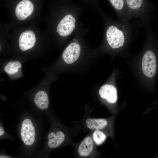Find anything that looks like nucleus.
<instances>
[{
  "instance_id": "14",
  "label": "nucleus",
  "mask_w": 158,
  "mask_h": 158,
  "mask_svg": "<svg viewBox=\"0 0 158 158\" xmlns=\"http://www.w3.org/2000/svg\"><path fill=\"white\" fill-rule=\"evenodd\" d=\"M34 102L36 106L40 109H47L49 104L48 97L47 93L43 91L38 92L35 96Z\"/></svg>"
},
{
  "instance_id": "11",
  "label": "nucleus",
  "mask_w": 158,
  "mask_h": 158,
  "mask_svg": "<svg viewBox=\"0 0 158 158\" xmlns=\"http://www.w3.org/2000/svg\"><path fill=\"white\" fill-rule=\"evenodd\" d=\"M115 11L118 21L127 22L129 21L128 18L125 0H108Z\"/></svg>"
},
{
  "instance_id": "1",
  "label": "nucleus",
  "mask_w": 158,
  "mask_h": 158,
  "mask_svg": "<svg viewBox=\"0 0 158 158\" xmlns=\"http://www.w3.org/2000/svg\"><path fill=\"white\" fill-rule=\"evenodd\" d=\"M105 38L109 45L113 49L123 47L125 44L134 37L136 25L128 22L118 21L109 24Z\"/></svg>"
},
{
  "instance_id": "6",
  "label": "nucleus",
  "mask_w": 158,
  "mask_h": 158,
  "mask_svg": "<svg viewBox=\"0 0 158 158\" xmlns=\"http://www.w3.org/2000/svg\"><path fill=\"white\" fill-rule=\"evenodd\" d=\"M80 47L77 43L72 42L66 48L62 54L65 62L68 64L75 62L78 58L80 54Z\"/></svg>"
},
{
  "instance_id": "18",
  "label": "nucleus",
  "mask_w": 158,
  "mask_h": 158,
  "mask_svg": "<svg viewBox=\"0 0 158 158\" xmlns=\"http://www.w3.org/2000/svg\"><path fill=\"white\" fill-rule=\"evenodd\" d=\"M0 158H10L11 157L8 156H5L4 155H3L0 156Z\"/></svg>"
},
{
  "instance_id": "17",
  "label": "nucleus",
  "mask_w": 158,
  "mask_h": 158,
  "mask_svg": "<svg viewBox=\"0 0 158 158\" xmlns=\"http://www.w3.org/2000/svg\"><path fill=\"white\" fill-rule=\"evenodd\" d=\"M4 133V131L3 128L1 126L0 127V136H2Z\"/></svg>"
},
{
  "instance_id": "4",
  "label": "nucleus",
  "mask_w": 158,
  "mask_h": 158,
  "mask_svg": "<svg viewBox=\"0 0 158 158\" xmlns=\"http://www.w3.org/2000/svg\"><path fill=\"white\" fill-rule=\"evenodd\" d=\"M20 133L22 140L25 145H30L33 143L35 140V130L30 119H26L23 121Z\"/></svg>"
},
{
  "instance_id": "5",
  "label": "nucleus",
  "mask_w": 158,
  "mask_h": 158,
  "mask_svg": "<svg viewBox=\"0 0 158 158\" xmlns=\"http://www.w3.org/2000/svg\"><path fill=\"white\" fill-rule=\"evenodd\" d=\"M75 20L71 15L65 16L59 23L56 32L62 36H66L71 34L74 30L75 27Z\"/></svg>"
},
{
  "instance_id": "15",
  "label": "nucleus",
  "mask_w": 158,
  "mask_h": 158,
  "mask_svg": "<svg viewBox=\"0 0 158 158\" xmlns=\"http://www.w3.org/2000/svg\"><path fill=\"white\" fill-rule=\"evenodd\" d=\"M21 66V63L18 61H11L8 62L5 66L4 70L8 74L13 75L17 73L18 71V69Z\"/></svg>"
},
{
  "instance_id": "3",
  "label": "nucleus",
  "mask_w": 158,
  "mask_h": 158,
  "mask_svg": "<svg viewBox=\"0 0 158 158\" xmlns=\"http://www.w3.org/2000/svg\"><path fill=\"white\" fill-rule=\"evenodd\" d=\"M156 56L153 51H145L142 57V68L144 74L147 77L152 78L154 75L156 69Z\"/></svg>"
},
{
  "instance_id": "8",
  "label": "nucleus",
  "mask_w": 158,
  "mask_h": 158,
  "mask_svg": "<svg viewBox=\"0 0 158 158\" xmlns=\"http://www.w3.org/2000/svg\"><path fill=\"white\" fill-rule=\"evenodd\" d=\"M36 37L34 33L31 30L22 32L19 39V45L20 49L24 51L32 48L36 42Z\"/></svg>"
},
{
  "instance_id": "10",
  "label": "nucleus",
  "mask_w": 158,
  "mask_h": 158,
  "mask_svg": "<svg viewBox=\"0 0 158 158\" xmlns=\"http://www.w3.org/2000/svg\"><path fill=\"white\" fill-rule=\"evenodd\" d=\"M94 142L92 137H86L79 144L78 148V152L82 157L89 156L92 153L94 148Z\"/></svg>"
},
{
  "instance_id": "12",
  "label": "nucleus",
  "mask_w": 158,
  "mask_h": 158,
  "mask_svg": "<svg viewBox=\"0 0 158 158\" xmlns=\"http://www.w3.org/2000/svg\"><path fill=\"white\" fill-rule=\"evenodd\" d=\"M65 139V135L62 131L51 132L48 136V145L51 148H56L62 144Z\"/></svg>"
},
{
  "instance_id": "7",
  "label": "nucleus",
  "mask_w": 158,
  "mask_h": 158,
  "mask_svg": "<svg viewBox=\"0 0 158 158\" xmlns=\"http://www.w3.org/2000/svg\"><path fill=\"white\" fill-rule=\"evenodd\" d=\"M34 10L32 3L29 0H23L17 4L15 9L17 18L20 20H23L30 16Z\"/></svg>"
},
{
  "instance_id": "16",
  "label": "nucleus",
  "mask_w": 158,
  "mask_h": 158,
  "mask_svg": "<svg viewBox=\"0 0 158 158\" xmlns=\"http://www.w3.org/2000/svg\"><path fill=\"white\" fill-rule=\"evenodd\" d=\"M106 137L105 134L100 130H94L92 135L93 141L97 145L102 144L105 141Z\"/></svg>"
},
{
  "instance_id": "2",
  "label": "nucleus",
  "mask_w": 158,
  "mask_h": 158,
  "mask_svg": "<svg viewBox=\"0 0 158 158\" xmlns=\"http://www.w3.org/2000/svg\"><path fill=\"white\" fill-rule=\"evenodd\" d=\"M127 14L129 20L138 18L139 25L145 28L150 25L154 10L146 0H125Z\"/></svg>"
},
{
  "instance_id": "9",
  "label": "nucleus",
  "mask_w": 158,
  "mask_h": 158,
  "mask_svg": "<svg viewBox=\"0 0 158 158\" xmlns=\"http://www.w3.org/2000/svg\"><path fill=\"white\" fill-rule=\"evenodd\" d=\"M99 93L101 97L109 103H114L117 101V90L112 85L105 84L103 85L100 89Z\"/></svg>"
},
{
  "instance_id": "13",
  "label": "nucleus",
  "mask_w": 158,
  "mask_h": 158,
  "mask_svg": "<svg viewBox=\"0 0 158 158\" xmlns=\"http://www.w3.org/2000/svg\"><path fill=\"white\" fill-rule=\"evenodd\" d=\"M85 124L90 130H102L107 127L108 122L105 119L88 118L85 121Z\"/></svg>"
}]
</instances>
